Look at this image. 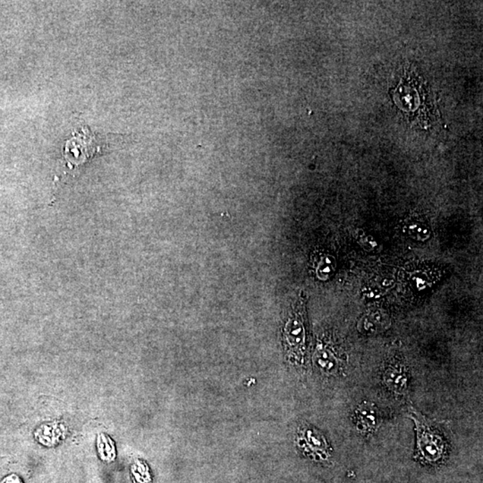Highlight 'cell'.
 <instances>
[{"instance_id": "7a4b0ae2", "label": "cell", "mask_w": 483, "mask_h": 483, "mask_svg": "<svg viewBox=\"0 0 483 483\" xmlns=\"http://www.w3.org/2000/svg\"><path fill=\"white\" fill-rule=\"evenodd\" d=\"M307 319L304 299L291 306L284 321L283 346L286 362L293 368L304 371L307 352Z\"/></svg>"}, {"instance_id": "5b68a950", "label": "cell", "mask_w": 483, "mask_h": 483, "mask_svg": "<svg viewBox=\"0 0 483 483\" xmlns=\"http://www.w3.org/2000/svg\"><path fill=\"white\" fill-rule=\"evenodd\" d=\"M408 370L399 360L388 362L383 372V381L388 390L397 396H403L408 388Z\"/></svg>"}, {"instance_id": "277c9868", "label": "cell", "mask_w": 483, "mask_h": 483, "mask_svg": "<svg viewBox=\"0 0 483 483\" xmlns=\"http://www.w3.org/2000/svg\"><path fill=\"white\" fill-rule=\"evenodd\" d=\"M298 445L309 454L324 460L330 457V447L326 438L314 428L305 427L300 429L298 437Z\"/></svg>"}, {"instance_id": "8992f818", "label": "cell", "mask_w": 483, "mask_h": 483, "mask_svg": "<svg viewBox=\"0 0 483 483\" xmlns=\"http://www.w3.org/2000/svg\"><path fill=\"white\" fill-rule=\"evenodd\" d=\"M314 366L325 376L336 375L340 371V360L327 346L319 345L314 356Z\"/></svg>"}, {"instance_id": "6da1fadb", "label": "cell", "mask_w": 483, "mask_h": 483, "mask_svg": "<svg viewBox=\"0 0 483 483\" xmlns=\"http://www.w3.org/2000/svg\"><path fill=\"white\" fill-rule=\"evenodd\" d=\"M393 100L409 121L428 125L436 118L431 91L424 79L410 72L393 91Z\"/></svg>"}, {"instance_id": "3957f363", "label": "cell", "mask_w": 483, "mask_h": 483, "mask_svg": "<svg viewBox=\"0 0 483 483\" xmlns=\"http://www.w3.org/2000/svg\"><path fill=\"white\" fill-rule=\"evenodd\" d=\"M417 434V450L422 459L429 463L438 462L446 452V441L438 429L432 427L427 420L413 412Z\"/></svg>"}, {"instance_id": "ba28073f", "label": "cell", "mask_w": 483, "mask_h": 483, "mask_svg": "<svg viewBox=\"0 0 483 483\" xmlns=\"http://www.w3.org/2000/svg\"><path fill=\"white\" fill-rule=\"evenodd\" d=\"M1 483H23L22 482L20 478L15 475H12L8 476V477L3 480Z\"/></svg>"}, {"instance_id": "52a82bcc", "label": "cell", "mask_w": 483, "mask_h": 483, "mask_svg": "<svg viewBox=\"0 0 483 483\" xmlns=\"http://www.w3.org/2000/svg\"><path fill=\"white\" fill-rule=\"evenodd\" d=\"M355 422L360 431L374 432L378 425V412L374 404L364 402L355 413Z\"/></svg>"}]
</instances>
